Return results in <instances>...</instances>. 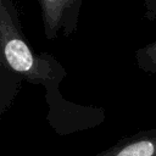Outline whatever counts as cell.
Segmentation results:
<instances>
[{
    "mask_svg": "<svg viewBox=\"0 0 156 156\" xmlns=\"http://www.w3.org/2000/svg\"><path fill=\"white\" fill-rule=\"evenodd\" d=\"M0 72L12 73L32 84L43 85L48 104L46 119L58 135H68L100 126L102 107L72 102L61 94L66 68L49 52H35L22 30L13 0H0Z\"/></svg>",
    "mask_w": 156,
    "mask_h": 156,
    "instance_id": "cell-1",
    "label": "cell"
},
{
    "mask_svg": "<svg viewBox=\"0 0 156 156\" xmlns=\"http://www.w3.org/2000/svg\"><path fill=\"white\" fill-rule=\"evenodd\" d=\"M83 0H38L44 35L55 40L61 34L71 37L78 28Z\"/></svg>",
    "mask_w": 156,
    "mask_h": 156,
    "instance_id": "cell-2",
    "label": "cell"
},
{
    "mask_svg": "<svg viewBox=\"0 0 156 156\" xmlns=\"http://www.w3.org/2000/svg\"><path fill=\"white\" fill-rule=\"evenodd\" d=\"M94 156H156V127L124 136Z\"/></svg>",
    "mask_w": 156,
    "mask_h": 156,
    "instance_id": "cell-3",
    "label": "cell"
},
{
    "mask_svg": "<svg viewBox=\"0 0 156 156\" xmlns=\"http://www.w3.org/2000/svg\"><path fill=\"white\" fill-rule=\"evenodd\" d=\"M138 68L146 73H156V40L139 48L134 54Z\"/></svg>",
    "mask_w": 156,
    "mask_h": 156,
    "instance_id": "cell-4",
    "label": "cell"
},
{
    "mask_svg": "<svg viewBox=\"0 0 156 156\" xmlns=\"http://www.w3.org/2000/svg\"><path fill=\"white\" fill-rule=\"evenodd\" d=\"M144 9V17L147 21L156 22V0H139Z\"/></svg>",
    "mask_w": 156,
    "mask_h": 156,
    "instance_id": "cell-5",
    "label": "cell"
}]
</instances>
